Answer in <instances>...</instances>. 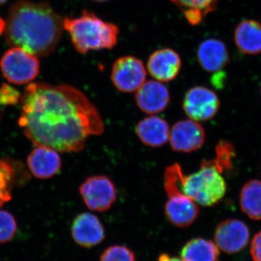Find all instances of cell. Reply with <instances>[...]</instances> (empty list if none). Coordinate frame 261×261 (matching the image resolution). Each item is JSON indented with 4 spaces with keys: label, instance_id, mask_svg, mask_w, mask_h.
Returning a JSON list of instances; mask_svg holds the SVG:
<instances>
[{
    "label": "cell",
    "instance_id": "cell-1",
    "mask_svg": "<svg viewBox=\"0 0 261 261\" xmlns=\"http://www.w3.org/2000/svg\"><path fill=\"white\" fill-rule=\"evenodd\" d=\"M20 103L19 126L35 146L59 152H80L89 137L104 132L97 108L71 86L30 84Z\"/></svg>",
    "mask_w": 261,
    "mask_h": 261
},
{
    "label": "cell",
    "instance_id": "cell-2",
    "mask_svg": "<svg viewBox=\"0 0 261 261\" xmlns=\"http://www.w3.org/2000/svg\"><path fill=\"white\" fill-rule=\"evenodd\" d=\"M63 19L46 3L20 0L10 8L5 25L7 42L46 57L56 49L63 34Z\"/></svg>",
    "mask_w": 261,
    "mask_h": 261
},
{
    "label": "cell",
    "instance_id": "cell-3",
    "mask_svg": "<svg viewBox=\"0 0 261 261\" xmlns=\"http://www.w3.org/2000/svg\"><path fill=\"white\" fill-rule=\"evenodd\" d=\"M63 28L69 34L75 50L82 55L113 49L119 36L116 24L103 20L89 10H84L76 18L63 19Z\"/></svg>",
    "mask_w": 261,
    "mask_h": 261
},
{
    "label": "cell",
    "instance_id": "cell-4",
    "mask_svg": "<svg viewBox=\"0 0 261 261\" xmlns=\"http://www.w3.org/2000/svg\"><path fill=\"white\" fill-rule=\"evenodd\" d=\"M181 191L197 205L211 207L219 203L226 195L227 186L222 172L214 160H204L200 170L190 175L182 173Z\"/></svg>",
    "mask_w": 261,
    "mask_h": 261
},
{
    "label": "cell",
    "instance_id": "cell-5",
    "mask_svg": "<svg viewBox=\"0 0 261 261\" xmlns=\"http://www.w3.org/2000/svg\"><path fill=\"white\" fill-rule=\"evenodd\" d=\"M183 173L178 163L166 168L163 184L168 200L165 205V215L173 226L186 228L195 222L200 214L198 205L181 191L180 179Z\"/></svg>",
    "mask_w": 261,
    "mask_h": 261
},
{
    "label": "cell",
    "instance_id": "cell-6",
    "mask_svg": "<svg viewBox=\"0 0 261 261\" xmlns=\"http://www.w3.org/2000/svg\"><path fill=\"white\" fill-rule=\"evenodd\" d=\"M0 68L10 83L22 85L37 78L40 70L38 57L23 48L12 47L5 51L0 61Z\"/></svg>",
    "mask_w": 261,
    "mask_h": 261
},
{
    "label": "cell",
    "instance_id": "cell-7",
    "mask_svg": "<svg viewBox=\"0 0 261 261\" xmlns=\"http://www.w3.org/2000/svg\"><path fill=\"white\" fill-rule=\"evenodd\" d=\"M80 192L86 206L96 212L109 210L117 200L114 183L103 175L89 176L81 185Z\"/></svg>",
    "mask_w": 261,
    "mask_h": 261
},
{
    "label": "cell",
    "instance_id": "cell-8",
    "mask_svg": "<svg viewBox=\"0 0 261 261\" xmlns=\"http://www.w3.org/2000/svg\"><path fill=\"white\" fill-rule=\"evenodd\" d=\"M147 70L143 63L136 57L127 56L118 58L113 65L111 79L120 92L132 93L146 82Z\"/></svg>",
    "mask_w": 261,
    "mask_h": 261
},
{
    "label": "cell",
    "instance_id": "cell-9",
    "mask_svg": "<svg viewBox=\"0 0 261 261\" xmlns=\"http://www.w3.org/2000/svg\"><path fill=\"white\" fill-rule=\"evenodd\" d=\"M219 107L217 94L207 87H192L184 98V111L194 121H208L216 116Z\"/></svg>",
    "mask_w": 261,
    "mask_h": 261
},
{
    "label": "cell",
    "instance_id": "cell-10",
    "mask_svg": "<svg viewBox=\"0 0 261 261\" xmlns=\"http://www.w3.org/2000/svg\"><path fill=\"white\" fill-rule=\"evenodd\" d=\"M170 145L175 152H195L205 143V132L198 121L192 119L176 122L170 129Z\"/></svg>",
    "mask_w": 261,
    "mask_h": 261
},
{
    "label": "cell",
    "instance_id": "cell-11",
    "mask_svg": "<svg viewBox=\"0 0 261 261\" xmlns=\"http://www.w3.org/2000/svg\"><path fill=\"white\" fill-rule=\"evenodd\" d=\"M250 230L241 220L231 219L220 223L215 230V243L228 254L241 251L248 244Z\"/></svg>",
    "mask_w": 261,
    "mask_h": 261
},
{
    "label": "cell",
    "instance_id": "cell-12",
    "mask_svg": "<svg viewBox=\"0 0 261 261\" xmlns=\"http://www.w3.org/2000/svg\"><path fill=\"white\" fill-rule=\"evenodd\" d=\"M70 231L75 243L85 248L97 246L106 238L100 220L89 213L78 215L72 223Z\"/></svg>",
    "mask_w": 261,
    "mask_h": 261
},
{
    "label": "cell",
    "instance_id": "cell-13",
    "mask_svg": "<svg viewBox=\"0 0 261 261\" xmlns=\"http://www.w3.org/2000/svg\"><path fill=\"white\" fill-rule=\"evenodd\" d=\"M171 99L169 90L163 82L149 80L136 91L135 101L142 112L147 114H156L163 112Z\"/></svg>",
    "mask_w": 261,
    "mask_h": 261
},
{
    "label": "cell",
    "instance_id": "cell-14",
    "mask_svg": "<svg viewBox=\"0 0 261 261\" xmlns=\"http://www.w3.org/2000/svg\"><path fill=\"white\" fill-rule=\"evenodd\" d=\"M181 64V58L176 51L164 48L150 55L147 63V69L154 80L168 82L177 77Z\"/></svg>",
    "mask_w": 261,
    "mask_h": 261
},
{
    "label": "cell",
    "instance_id": "cell-15",
    "mask_svg": "<svg viewBox=\"0 0 261 261\" xmlns=\"http://www.w3.org/2000/svg\"><path fill=\"white\" fill-rule=\"evenodd\" d=\"M29 170L39 179H47L56 176L61 169L59 152L45 146H36L27 159Z\"/></svg>",
    "mask_w": 261,
    "mask_h": 261
},
{
    "label": "cell",
    "instance_id": "cell-16",
    "mask_svg": "<svg viewBox=\"0 0 261 261\" xmlns=\"http://www.w3.org/2000/svg\"><path fill=\"white\" fill-rule=\"evenodd\" d=\"M197 56V61L202 69L211 73L221 71L229 61L227 47L217 39H206L201 43Z\"/></svg>",
    "mask_w": 261,
    "mask_h": 261
},
{
    "label": "cell",
    "instance_id": "cell-17",
    "mask_svg": "<svg viewBox=\"0 0 261 261\" xmlns=\"http://www.w3.org/2000/svg\"><path fill=\"white\" fill-rule=\"evenodd\" d=\"M135 132L141 142L148 147H162L169 140L170 128L167 121L159 116H149L142 119L137 123Z\"/></svg>",
    "mask_w": 261,
    "mask_h": 261
},
{
    "label": "cell",
    "instance_id": "cell-18",
    "mask_svg": "<svg viewBox=\"0 0 261 261\" xmlns=\"http://www.w3.org/2000/svg\"><path fill=\"white\" fill-rule=\"evenodd\" d=\"M233 39L243 54L255 56L261 53V23L255 20H244L237 25Z\"/></svg>",
    "mask_w": 261,
    "mask_h": 261
},
{
    "label": "cell",
    "instance_id": "cell-19",
    "mask_svg": "<svg viewBox=\"0 0 261 261\" xmlns=\"http://www.w3.org/2000/svg\"><path fill=\"white\" fill-rule=\"evenodd\" d=\"M180 255L183 261H219L220 252L214 242L198 238L185 244Z\"/></svg>",
    "mask_w": 261,
    "mask_h": 261
},
{
    "label": "cell",
    "instance_id": "cell-20",
    "mask_svg": "<svg viewBox=\"0 0 261 261\" xmlns=\"http://www.w3.org/2000/svg\"><path fill=\"white\" fill-rule=\"evenodd\" d=\"M240 204L250 219L261 220V181L251 180L244 185L240 194Z\"/></svg>",
    "mask_w": 261,
    "mask_h": 261
},
{
    "label": "cell",
    "instance_id": "cell-21",
    "mask_svg": "<svg viewBox=\"0 0 261 261\" xmlns=\"http://www.w3.org/2000/svg\"><path fill=\"white\" fill-rule=\"evenodd\" d=\"M181 10L192 25H198L209 13L214 11L219 0H171Z\"/></svg>",
    "mask_w": 261,
    "mask_h": 261
},
{
    "label": "cell",
    "instance_id": "cell-22",
    "mask_svg": "<svg viewBox=\"0 0 261 261\" xmlns=\"http://www.w3.org/2000/svg\"><path fill=\"white\" fill-rule=\"evenodd\" d=\"M15 168L6 159H0V207L12 199V187L15 181Z\"/></svg>",
    "mask_w": 261,
    "mask_h": 261
},
{
    "label": "cell",
    "instance_id": "cell-23",
    "mask_svg": "<svg viewBox=\"0 0 261 261\" xmlns=\"http://www.w3.org/2000/svg\"><path fill=\"white\" fill-rule=\"evenodd\" d=\"M235 156L236 154L233 146L226 141L221 140L216 145V158L213 160L223 173L232 168Z\"/></svg>",
    "mask_w": 261,
    "mask_h": 261
},
{
    "label": "cell",
    "instance_id": "cell-24",
    "mask_svg": "<svg viewBox=\"0 0 261 261\" xmlns=\"http://www.w3.org/2000/svg\"><path fill=\"white\" fill-rule=\"evenodd\" d=\"M18 225L14 216L6 211L0 210V244L9 243L16 233Z\"/></svg>",
    "mask_w": 261,
    "mask_h": 261
},
{
    "label": "cell",
    "instance_id": "cell-25",
    "mask_svg": "<svg viewBox=\"0 0 261 261\" xmlns=\"http://www.w3.org/2000/svg\"><path fill=\"white\" fill-rule=\"evenodd\" d=\"M99 261H136V256L128 247L113 245L103 251Z\"/></svg>",
    "mask_w": 261,
    "mask_h": 261
},
{
    "label": "cell",
    "instance_id": "cell-26",
    "mask_svg": "<svg viewBox=\"0 0 261 261\" xmlns=\"http://www.w3.org/2000/svg\"><path fill=\"white\" fill-rule=\"evenodd\" d=\"M21 99L20 92L9 84L0 87V106H15Z\"/></svg>",
    "mask_w": 261,
    "mask_h": 261
},
{
    "label": "cell",
    "instance_id": "cell-27",
    "mask_svg": "<svg viewBox=\"0 0 261 261\" xmlns=\"http://www.w3.org/2000/svg\"><path fill=\"white\" fill-rule=\"evenodd\" d=\"M250 254L253 261H261V231L257 232L252 239Z\"/></svg>",
    "mask_w": 261,
    "mask_h": 261
},
{
    "label": "cell",
    "instance_id": "cell-28",
    "mask_svg": "<svg viewBox=\"0 0 261 261\" xmlns=\"http://www.w3.org/2000/svg\"><path fill=\"white\" fill-rule=\"evenodd\" d=\"M159 261H183L181 258H178L176 257L170 256L168 254L163 253L160 255L159 257Z\"/></svg>",
    "mask_w": 261,
    "mask_h": 261
},
{
    "label": "cell",
    "instance_id": "cell-29",
    "mask_svg": "<svg viewBox=\"0 0 261 261\" xmlns=\"http://www.w3.org/2000/svg\"><path fill=\"white\" fill-rule=\"evenodd\" d=\"M5 23L3 19L0 18V34L3 32V31L5 29Z\"/></svg>",
    "mask_w": 261,
    "mask_h": 261
},
{
    "label": "cell",
    "instance_id": "cell-30",
    "mask_svg": "<svg viewBox=\"0 0 261 261\" xmlns=\"http://www.w3.org/2000/svg\"><path fill=\"white\" fill-rule=\"evenodd\" d=\"M92 1L96 2V3H105V2H107L108 0H92Z\"/></svg>",
    "mask_w": 261,
    "mask_h": 261
},
{
    "label": "cell",
    "instance_id": "cell-31",
    "mask_svg": "<svg viewBox=\"0 0 261 261\" xmlns=\"http://www.w3.org/2000/svg\"><path fill=\"white\" fill-rule=\"evenodd\" d=\"M7 0H0V4H3V3H4L5 2H6Z\"/></svg>",
    "mask_w": 261,
    "mask_h": 261
},
{
    "label": "cell",
    "instance_id": "cell-32",
    "mask_svg": "<svg viewBox=\"0 0 261 261\" xmlns=\"http://www.w3.org/2000/svg\"><path fill=\"white\" fill-rule=\"evenodd\" d=\"M260 90H261V87H260Z\"/></svg>",
    "mask_w": 261,
    "mask_h": 261
}]
</instances>
